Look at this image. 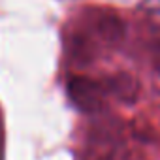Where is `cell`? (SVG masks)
<instances>
[{"mask_svg": "<svg viewBox=\"0 0 160 160\" xmlns=\"http://www.w3.org/2000/svg\"><path fill=\"white\" fill-rule=\"evenodd\" d=\"M66 89L73 106L85 113H94L104 104V94H106L104 85L98 81H92L89 77H81V75L70 77Z\"/></svg>", "mask_w": 160, "mask_h": 160, "instance_id": "1", "label": "cell"}, {"mask_svg": "<svg viewBox=\"0 0 160 160\" xmlns=\"http://www.w3.org/2000/svg\"><path fill=\"white\" fill-rule=\"evenodd\" d=\"M106 92L115 96L117 100L124 102V104H134L138 100V91H139V83L138 79L126 72H121V73H115V75H109L106 81L102 83Z\"/></svg>", "mask_w": 160, "mask_h": 160, "instance_id": "2", "label": "cell"}, {"mask_svg": "<svg viewBox=\"0 0 160 160\" xmlns=\"http://www.w3.org/2000/svg\"><path fill=\"white\" fill-rule=\"evenodd\" d=\"M96 32L100 34V38L104 42L115 45V43H119L124 38V23L117 15L108 13V15L98 17V21H96Z\"/></svg>", "mask_w": 160, "mask_h": 160, "instance_id": "3", "label": "cell"}, {"mask_svg": "<svg viewBox=\"0 0 160 160\" xmlns=\"http://www.w3.org/2000/svg\"><path fill=\"white\" fill-rule=\"evenodd\" d=\"M152 64L156 70H160V40L152 45Z\"/></svg>", "mask_w": 160, "mask_h": 160, "instance_id": "4", "label": "cell"}]
</instances>
